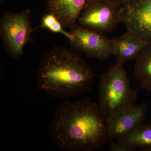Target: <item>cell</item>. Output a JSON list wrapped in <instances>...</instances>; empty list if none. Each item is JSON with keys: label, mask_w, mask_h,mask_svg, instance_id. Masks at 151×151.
Returning a JSON list of instances; mask_svg holds the SVG:
<instances>
[{"label": "cell", "mask_w": 151, "mask_h": 151, "mask_svg": "<svg viewBox=\"0 0 151 151\" xmlns=\"http://www.w3.org/2000/svg\"><path fill=\"white\" fill-rule=\"evenodd\" d=\"M49 129L52 140L63 151L95 150L109 140L107 116L89 98L62 102Z\"/></svg>", "instance_id": "1"}, {"label": "cell", "mask_w": 151, "mask_h": 151, "mask_svg": "<svg viewBox=\"0 0 151 151\" xmlns=\"http://www.w3.org/2000/svg\"><path fill=\"white\" fill-rule=\"evenodd\" d=\"M94 77L79 52L71 47L56 46L41 59L37 88L52 98L76 97L90 89Z\"/></svg>", "instance_id": "2"}, {"label": "cell", "mask_w": 151, "mask_h": 151, "mask_svg": "<svg viewBox=\"0 0 151 151\" xmlns=\"http://www.w3.org/2000/svg\"><path fill=\"white\" fill-rule=\"evenodd\" d=\"M137 90L132 89L124 64L116 62L100 76L98 106L109 116L135 105Z\"/></svg>", "instance_id": "3"}, {"label": "cell", "mask_w": 151, "mask_h": 151, "mask_svg": "<svg viewBox=\"0 0 151 151\" xmlns=\"http://www.w3.org/2000/svg\"><path fill=\"white\" fill-rule=\"evenodd\" d=\"M30 11L6 12L0 19V36L5 50L12 58L17 59L23 54L27 44L31 40L34 29L31 22Z\"/></svg>", "instance_id": "4"}, {"label": "cell", "mask_w": 151, "mask_h": 151, "mask_svg": "<svg viewBox=\"0 0 151 151\" xmlns=\"http://www.w3.org/2000/svg\"><path fill=\"white\" fill-rule=\"evenodd\" d=\"M119 8L110 3L87 0L77 24L101 34L111 32L121 22Z\"/></svg>", "instance_id": "5"}, {"label": "cell", "mask_w": 151, "mask_h": 151, "mask_svg": "<svg viewBox=\"0 0 151 151\" xmlns=\"http://www.w3.org/2000/svg\"><path fill=\"white\" fill-rule=\"evenodd\" d=\"M120 12L126 32L151 43V0H129Z\"/></svg>", "instance_id": "6"}, {"label": "cell", "mask_w": 151, "mask_h": 151, "mask_svg": "<svg viewBox=\"0 0 151 151\" xmlns=\"http://www.w3.org/2000/svg\"><path fill=\"white\" fill-rule=\"evenodd\" d=\"M73 38L69 40L71 48L81 52L88 57L105 60L112 55L111 39L75 24L70 29Z\"/></svg>", "instance_id": "7"}, {"label": "cell", "mask_w": 151, "mask_h": 151, "mask_svg": "<svg viewBox=\"0 0 151 151\" xmlns=\"http://www.w3.org/2000/svg\"><path fill=\"white\" fill-rule=\"evenodd\" d=\"M147 110V105L142 103L107 117L109 140H119L137 129L144 124Z\"/></svg>", "instance_id": "8"}, {"label": "cell", "mask_w": 151, "mask_h": 151, "mask_svg": "<svg viewBox=\"0 0 151 151\" xmlns=\"http://www.w3.org/2000/svg\"><path fill=\"white\" fill-rule=\"evenodd\" d=\"M87 0H48L47 12L54 15L64 29L76 24Z\"/></svg>", "instance_id": "9"}, {"label": "cell", "mask_w": 151, "mask_h": 151, "mask_svg": "<svg viewBox=\"0 0 151 151\" xmlns=\"http://www.w3.org/2000/svg\"><path fill=\"white\" fill-rule=\"evenodd\" d=\"M112 55L116 62L124 64L135 60L141 50L149 43L126 32L121 36L111 39Z\"/></svg>", "instance_id": "10"}, {"label": "cell", "mask_w": 151, "mask_h": 151, "mask_svg": "<svg viewBox=\"0 0 151 151\" xmlns=\"http://www.w3.org/2000/svg\"><path fill=\"white\" fill-rule=\"evenodd\" d=\"M134 78L140 83V88L151 92V43L141 50L135 59Z\"/></svg>", "instance_id": "11"}, {"label": "cell", "mask_w": 151, "mask_h": 151, "mask_svg": "<svg viewBox=\"0 0 151 151\" xmlns=\"http://www.w3.org/2000/svg\"><path fill=\"white\" fill-rule=\"evenodd\" d=\"M133 149L151 151V122L145 123L129 134L117 141Z\"/></svg>", "instance_id": "12"}, {"label": "cell", "mask_w": 151, "mask_h": 151, "mask_svg": "<svg viewBox=\"0 0 151 151\" xmlns=\"http://www.w3.org/2000/svg\"><path fill=\"white\" fill-rule=\"evenodd\" d=\"M40 28L46 29L52 32L61 34L68 40H71L73 38L71 33L66 32L56 17L50 13L47 12L42 17L40 25L34 30Z\"/></svg>", "instance_id": "13"}, {"label": "cell", "mask_w": 151, "mask_h": 151, "mask_svg": "<svg viewBox=\"0 0 151 151\" xmlns=\"http://www.w3.org/2000/svg\"><path fill=\"white\" fill-rule=\"evenodd\" d=\"M111 141L109 150L111 151H134V150L129 146L119 142Z\"/></svg>", "instance_id": "14"}, {"label": "cell", "mask_w": 151, "mask_h": 151, "mask_svg": "<svg viewBox=\"0 0 151 151\" xmlns=\"http://www.w3.org/2000/svg\"><path fill=\"white\" fill-rule=\"evenodd\" d=\"M95 1H100L110 3V4L119 7L120 6L124 5L129 0H95Z\"/></svg>", "instance_id": "15"}, {"label": "cell", "mask_w": 151, "mask_h": 151, "mask_svg": "<svg viewBox=\"0 0 151 151\" xmlns=\"http://www.w3.org/2000/svg\"><path fill=\"white\" fill-rule=\"evenodd\" d=\"M7 1V0H0V2H1V4L2 3H3L4 2H5L6 1Z\"/></svg>", "instance_id": "16"}]
</instances>
